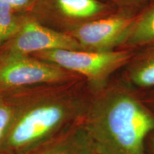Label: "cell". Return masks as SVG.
<instances>
[{
    "mask_svg": "<svg viewBox=\"0 0 154 154\" xmlns=\"http://www.w3.org/2000/svg\"><path fill=\"white\" fill-rule=\"evenodd\" d=\"M44 0H0V2L10 5L19 13L32 15L36 18L39 14Z\"/></svg>",
    "mask_w": 154,
    "mask_h": 154,
    "instance_id": "cell-13",
    "label": "cell"
},
{
    "mask_svg": "<svg viewBox=\"0 0 154 154\" xmlns=\"http://www.w3.org/2000/svg\"><path fill=\"white\" fill-rule=\"evenodd\" d=\"M110 153V152H109ZM111 154H121V153H110Z\"/></svg>",
    "mask_w": 154,
    "mask_h": 154,
    "instance_id": "cell-16",
    "label": "cell"
},
{
    "mask_svg": "<svg viewBox=\"0 0 154 154\" xmlns=\"http://www.w3.org/2000/svg\"><path fill=\"white\" fill-rule=\"evenodd\" d=\"M150 147H151V151L154 154V133L150 135Z\"/></svg>",
    "mask_w": 154,
    "mask_h": 154,
    "instance_id": "cell-15",
    "label": "cell"
},
{
    "mask_svg": "<svg viewBox=\"0 0 154 154\" xmlns=\"http://www.w3.org/2000/svg\"><path fill=\"white\" fill-rule=\"evenodd\" d=\"M128 44L143 45L154 42V7L137 19Z\"/></svg>",
    "mask_w": 154,
    "mask_h": 154,
    "instance_id": "cell-10",
    "label": "cell"
},
{
    "mask_svg": "<svg viewBox=\"0 0 154 154\" xmlns=\"http://www.w3.org/2000/svg\"><path fill=\"white\" fill-rule=\"evenodd\" d=\"M98 149L83 121L28 154H95Z\"/></svg>",
    "mask_w": 154,
    "mask_h": 154,
    "instance_id": "cell-7",
    "label": "cell"
},
{
    "mask_svg": "<svg viewBox=\"0 0 154 154\" xmlns=\"http://www.w3.org/2000/svg\"><path fill=\"white\" fill-rule=\"evenodd\" d=\"M95 154H111L106 149H104L103 147H102L101 146H100L99 144V149H98L97 151Z\"/></svg>",
    "mask_w": 154,
    "mask_h": 154,
    "instance_id": "cell-14",
    "label": "cell"
},
{
    "mask_svg": "<svg viewBox=\"0 0 154 154\" xmlns=\"http://www.w3.org/2000/svg\"><path fill=\"white\" fill-rule=\"evenodd\" d=\"M32 55L84 77L90 87L96 91L102 89L109 76L131 58V54L126 51L56 49Z\"/></svg>",
    "mask_w": 154,
    "mask_h": 154,
    "instance_id": "cell-3",
    "label": "cell"
},
{
    "mask_svg": "<svg viewBox=\"0 0 154 154\" xmlns=\"http://www.w3.org/2000/svg\"><path fill=\"white\" fill-rule=\"evenodd\" d=\"M137 19L114 16L95 19L74 25L68 32L83 50L110 51L128 42Z\"/></svg>",
    "mask_w": 154,
    "mask_h": 154,
    "instance_id": "cell-5",
    "label": "cell"
},
{
    "mask_svg": "<svg viewBox=\"0 0 154 154\" xmlns=\"http://www.w3.org/2000/svg\"><path fill=\"white\" fill-rule=\"evenodd\" d=\"M76 81L3 92L13 116L0 154H28L84 121L91 99L73 89Z\"/></svg>",
    "mask_w": 154,
    "mask_h": 154,
    "instance_id": "cell-1",
    "label": "cell"
},
{
    "mask_svg": "<svg viewBox=\"0 0 154 154\" xmlns=\"http://www.w3.org/2000/svg\"><path fill=\"white\" fill-rule=\"evenodd\" d=\"M24 15L10 5L0 2V49L17 33Z\"/></svg>",
    "mask_w": 154,
    "mask_h": 154,
    "instance_id": "cell-9",
    "label": "cell"
},
{
    "mask_svg": "<svg viewBox=\"0 0 154 154\" xmlns=\"http://www.w3.org/2000/svg\"><path fill=\"white\" fill-rule=\"evenodd\" d=\"M84 122L97 143L110 153L146 154V142L154 133V113L121 89L91 99Z\"/></svg>",
    "mask_w": 154,
    "mask_h": 154,
    "instance_id": "cell-2",
    "label": "cell"
},
{
    "mask_svg": "<svg viewBox=\"0 0 154 154\" xmlns=\"http://www.w3.org/2000/svg\"><path fill=\"white\" fill-rule=\"evenodd\" d=\"M13 116V106L6 94L0 91V149L5 141Z\"/></svg>",
    "mask_w": 154,
    "mask_h": 154,
    "instance_id": "cell-12",
    "label": "cell"
},
{
    "mask_svg": "<svg viewBox=\"0 0 154 154\" xmlns=\"http://www.w3.org/2000/svg\"><path fill=\"white\" fill-rule=\"evenodd\" d=\"M129 79L133 84L138 87H153L154 55L134 65L130 70Z\"/></svg>",
    "mask_w": 154,
    "mask_h": 154,
    "instance_id": "cell-11",
    "label": "cell"
},
{
    "mask_svg": "<svg viewBox=\"0 0 154 154\" xmlns=\"http://www.w3.org/2000/svg\"><path fill=\"white\" fill-rule=\"evenodd\" d=\"M106 9V5L99 0H44L36 19L42 22L50 13L54 12L78 24L95 19Z\"/></svg>",
    "mask_w": 154,
    "mask_h": 154,
    "instance_id": "cell-8",
    "label": "cell"
},
{
    "mask_svg": "<svg viewBox=\"0 0 154 154\" xmlns=\"http://www.w3.org/2000/svg\"><path fill=\"white\" fill-rule=\"evenodd\" d=\"M79 76L33 55L0 51V91L76 80Z\"/></svg>",
    "mask_w": 154,
    "mask_h": 154,
    "instance_id": "cell-4",
    "label": "cell"
},
{
    "mask_svg": "<svg viewBox=\"0 0 154 154\" xmlns=\"http://www.w3.org/2000/svg\"><path fill=\"white\" fill-rule=\"evenodd\" d=\"M56 49L83 50L68 32L53 29L32 15L24 14L17 33L0 51L32 55Z\"/></svg>",
    "mask_w": 154,
    "mask_h": 154,
    "instance_id": "cell-6",
    "label": "cell"
}]
</instances>
